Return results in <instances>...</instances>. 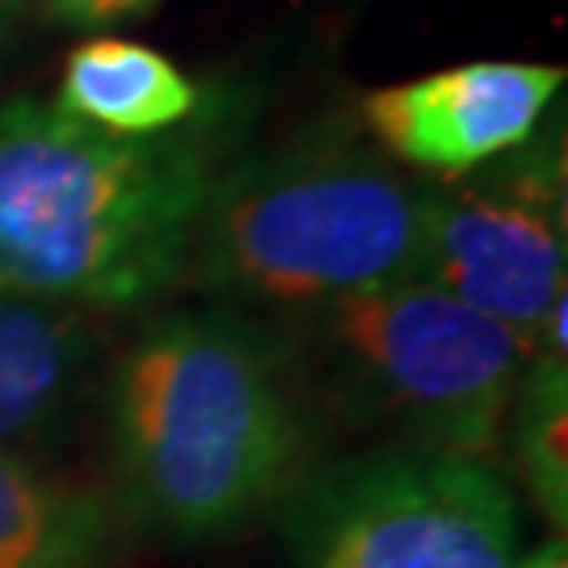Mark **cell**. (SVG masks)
Returning a JSON list of instances; mask_svg holds the SVG:
<instances>
[{"instance_id":"1","label":"cell","mask_w":568,"mask_h":568,"mask_svg":"<svg viewBox=\"0 0 568 568\" xmlns=\"http://www.w3.org/2000/svg\"><path fill=\"white\" fill-rule=\"evenodd\" d=\"M224 122L122 140L55 102L0 105V295L140 307L185 274Z\"/></svg>"},{"instance_id":"2","label":"cell","mask_w":568,"mask_h":568,"mask_svg":"<svg viewBox=\"0 0 568 568\" xmlns=\"http://www.w3.org/2000/svg\"><path fill=\"white\" fill-rule=\"evenodd\" d=\"M131 501L182 539H211L274 506L304 459V422L278 354L232 312L164 316L110 387Z\"/></svg>"},{"instance_id":"3","label":"cell","mask_w":568,"mask_h":568,"mask_svg":"<svg viewBox=\"0 0 568 568\" xmlns=\"http://www.w3.org/2000/svg\"><path fill=\"white\" fill-rule=\"evenodd\" d=\"M426 185L358 131H307L224 164L194 227L185 270L211 295L321 307L413 278Z\"/></svg>"},{"instance_id":"4","label":"cell","mask_w":568,"mask_h":568,"mask_svg":"<svg viewBox=\"0 0 568 568\" xmlns=\"http://www.w3.org/2000/svg\"><path fill=\"white\" fill-rule=\"evenodd\" d=\"M345 405L408 447L488 459L501 447L530 342L447 291L405 278L307 312Z\"/></svg>"},{"instance_id":"5","label":"cell","mask_w":568,"mask_h":568,"mask_svg":"<svg viewBox=\"0 0 568 568\" xmlns=\"http://www.w3.org/2000/svg\"><path fill=\"white\" fill-rule=\"evenodd\" d=\"M518 501L488 459L379 450L325 471L295 518L304 568H514Z\"/></svg>"},{"instance_id":"6","label":"cell","mask_w":568,"mask_h":568,"mask_svg":"<svg viewBox=\"0 0 568 568\" xmlns=\"http://www.w3.org/2000/svg\"><path fill=\"white\" fill-rule=\"evenodd\" d=\"M413 278L535 345L539 325L568 295L560 135L530 140L447 185H426Z\"/></svg>"},{"instance_id":"7","label":"cell","mask_w":568,"mask_h":568,"mask_svg":"<svg viewBox=\"0 0 568 568\" xmlns=\"http://www.w3.org/2000/svg\"><path fill=\"white\" fill-rule=\"evenodd\" d=\"M565 81L551 63H455L366 93L358 119L384 156L455 182L527 148Z\"/></svg>"},{"instance_id":"8","label":"cell","mask_w":568,"mask_h":568,"mask_svg":"<svg viewBox=\"0 0 568 568\" xmlns=\"http://www.w3.org/2000/svg\"><path fill=\"white\" fill-rule=\"evenodd\" d=\"M203 102V89L156 47L110 34L84 39L68 51L55 98L63 114L122 140L182 131Z\"/></svg>"},{"instance_id":"9","label":"cell","mask_w":568,"mask_h":568,"mask_svg":"<svg viewBox=\"0 0 568 568\" xmlns=\"http://www.w3.org/2000/svg\"><path fill=\"white\" fill-rule=\"evenodd\" d=\"M89 363L93 328L81 307L0 295V450L55 426Z\"/></svg>"},{"instance_id":"10","label":"cell","mask_w":568,"mask_h":568,"mask_svg":"<svg viewBox=\"0 0 568 568\" xmlns=\"http://www.w3.org/2000/svg\"><path fill=\"white\" fill-rule=\"evenodd\" d=\"M110 514L98 497L0 450V568H105Z\"/></svg>"},{"instance_id":"11","label":"cell","mask_w":568,"mask_h":568,"mask_svg":"<svg viewBox=\"0 0 568 568\" xmlns=\"http://www.w3.org/2000/svg\"><path fill=\"white\" fill-rule=\"evenodd\" d=\"M568 295L548 312L535 333L523 384L509 408L514 459L530 497L548 514L556 530L568 523Z\"/></svg>"},{"instance_id":"12","label":"cell","mask_w":568,"mask_h":568,"mask_svg":"<svg viewBox=\"0 0 568 568\" xmlns=\"http://www.w3.org/2000/svg\"><path fill=\"white\" fill-rule=\"evenodd\" d=\"M152 4H156V0H42V9L55 21H63V26H84V30L140 18Z\"/></svg>"},{"instance_id":"13","label":"cell","mask_w":568,"mask_h":568,"mask_svg":"<svg viewBox=\"0 0 568 568\" xmlns=\"http://www.w3.org/2000/svg\"><path fill=\"white\" fill-rule=\"evenodd\" d=\"M514 568H568V548H565V535L548 539L544 548H535L527 560H518Z\"/></svg>"},{"instance_id":"14","label":"cell","mask_w":568,"mask_h":568,"mask_svg":"<svg viewBox=\"0 0 568 568\" xmlns=\"http://www.w3.org/2000/svg\"><path fill=\"white\" fill-rule=\"evenodd\" d=\"M21 9H26V0H0V55H4V47H9L13 30H18Z\"/></svg>"}]
</instances>
